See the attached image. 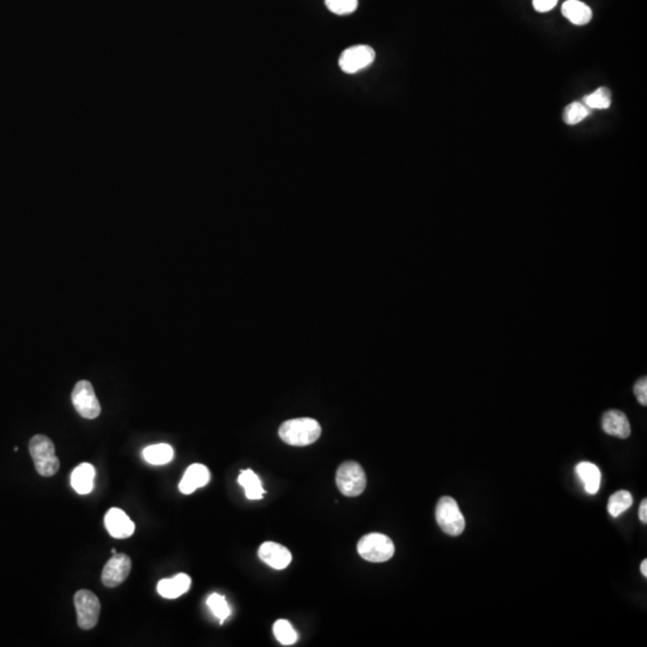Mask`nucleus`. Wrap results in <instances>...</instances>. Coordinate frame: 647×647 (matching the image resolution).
Masks as SVG:
<instances>
[{
    "mask_svg": "<svg viewBox=\"0 0 647 647\" xmlns=\"http://www.w3.org/2000/svg\"><path fill=\"white\" fill-rule=\"evenodd\" d=\"M602 428L609 436L627 439L631 436V424L626 414L620 410H609L602 419Z\"/></svg>",
    "mask_w": 647,
    "mask_h": 647,
    "instance_id": "f8f14e48",
    "label": "nucleus"
},
{
    "mask_svg": "<svg viewBox=\"0 0 647 647\" xmlns=\"http://www.w3.org/2000/svg\"><path fill=\"white\" fill-rule=\"evenodd\" d=\"M325 4L336 15H349L358 9V0H325Z\"/></svg>",
    "mask_w": 647,
    "mask_h": 647,
    "instance_id": "393cba45",
    "label": "nucleus"
},
{
    "mask_svg": "<svg viewBox=\"0 0 647 647\" xmlns=\"http://www.w3.org/2000/svg\"><path fill=\"white\" fill-rule=\"evenodd\" d=\"M74 409L84 419L94 420L101 414L100 402L97 399L94 387L88 380H81L74 386L71 393Z\"/></svg>",
    "mask_w": 647,
    "mask_h": 647,
    "instance_id": "0eeeda50",
    "label": "nucleus"
},
{
    "mask_svg": "<svg viewBox=\"0 0 647 647\" xmlns=\"http://www.w3.org/2000/svg\"><path fill=\"white\" fill-rule=\"evenodd\" d=\"M336 483L339 492L348 497H356L365 492L367 477L363 466L358 463L344 462L336 474Z\"/></svg>",
    "mask_w": 647,
    "mask_h": 647,
    "instance_id": "20e7f679",
    "label": "nucleus"
},
{
    "mask_svg": "<svg viewBox=\"0 0 647 647\" xmlns=\"http://www.w3.org/2000/svg\"><path fill=\"white\" fill-rule=\"evenodd\" d=\"M210 481V471L203 464H192L185 471L179 490L182 494H192L194 490L208 485Z\"/></svg>",
    "mask_w": 647,
    "mask_h": 647,
    "instance_id": "ddd939ff",
    "label": "nucleus"
},
{
    "mask_svg": "<svg viewBox=\"0 0 647 647\" xmlns=\"http://www.w3.org/2000/svg\"><path fill=\"white\" fill-rule=\"evenodd\" d=\"M278 434L282 441L292 446H309L319 439L321 427L316 420L302 417L283 422Z\"/></svg>",
    "mask_w": 647,
    "mask_h": 647,
    "instance_id": "f257e3e1",
    "label": "nucleus"
},
{
    "mask_svg": "<svg viewBox=\"0 0 647 647\" xmlns=\"http://www.w3.org/2000/svg\"><path fill=\"white\" fill-rule=\"evenodd\" d=\"M104 526L109 535L119 539L131 537L136 529L135 523L130 519V516L123 509L116 507L108 511L104 516Z\"/></svg>",
    "mask_w": 647,
    "mask_h": 647,
    "instance_id": "9d476101",
    "label": "nucleus"
},
{
    "mask_svg": "<svg viewBox=\"0 0 647 647\" xmlns=\"http://www.w3.org/2000/svg\"><path fill=\"white\" fill-rule=\"evenodd\" d=\"M563 15L575 26H585L592 20V10L579 0H567L563 5Z\"/></svg>",
    "mask_w": 647,
    "mask_h": 647,
    "instance_id": "dca6fc26",
    "label": "nucleus"
},
{
    "mask_svg": "<svg viewBox=\"0 0 647 647\" xmlns=\"http://www.w3.org/2000/svg\"><path fill=\"white\" fill-rule=\"evenodd\" d=\"M575 472L584 485L586 492L589 494H596L599 490L602 482L601 470L597 465L592 463H579L575 468Z\"/></svg>",
    "mask_w": 647,
    "mask_h": 647,
    "instance_id": "f3484780",
    "label": "nucleus"
},
{
    "mask_svg": "<svg viewBox=\"0 0 647 647\" xmlns=\"http://www.w3.org/2000/svg\"><path fill=\"white\" fill-rule=\"evenodd\" d=\"M191 587V578L185 573L177 574L170 579H162L157 584V592L163 598L174 599L180 597Z\"/></svg>",
    "mask_w": 647,
    "mask_h": 647,
    "instance_id": "4468645a",
    "label": "nucleus"
},
{
    "mask_svg": "<svg viewBox=\"0 0 647 647\" xmlns=\"http://www.w3.org/2000/svg\"><path fill=\"white\" fill-rule=\"evenodd\" d=\"M436 518L441 530L447 535H462L465 529V519L455 499L443 497L440 499L436 509Z\"/></svg>",
    "mask_w": 647,
    "mask_h": 647,
    "instance_id": "39448f33",
    "label": "nucleus"
},
{
    "mask_svg": "<svg viewBox=\"0 0 647 647\" xmlns=\"http://www.w3.org/2000/svg\"><path fill=\"white\" fill-rule=\"evenodd\" d=\"M590 109L582 102H572L565 108L563 121L567 125H577L589 116Z\"/></svg>",
    "mask_w": 647,
    "mask_h": 647,
    "instance_id": "5701e85b",
    "label": "nucleus"
},
{
    "mask_svg": "<svg viewBox=\"0 0 647 647\" xmlns=\"http://www.w3.org/2000/svg\"><path fill=\"white\" fill-rule=\"evenodd\" d=\"M559 0H532L536 11L548 12L556 6Z\"/></svg>",
    "mask_w": 647,
    "mask_h": 647,
    "instance_id": "bb28decb",
    "label": "nucleus"
},
{
    "mask_svg": "<svg viewBox=\"0 0 647 647\" xmlns=\"http://www.w3.org/2000/svg\"><path fill=\"white\" fill-rule=\"evenodd\" d=\"M240 485H243L245 494L250 500H260L265 490H262V482L252 470L241 471L238 478Z\"/></svg>",
    "mask_w": 647,
    "mask_h": 647,
    "instance_id": "6ab92c4d",
    "label": "nucleus"
},
{
    "mask_svg": "<svg viewBox=\"0 0 647 647\" xmlns=\"http://www.w3.org/2000/svg\"><path fill=\"white\" fill-rule=\"evenodd\" d=\"M208 607L211 610L212 614L215 615L219 620L223 624L224 620H227L231 616V610L228 605L227 601L223 596L219 593H212L211 596L208 598Z\"/></svg>",
    "mask_w": 647,
    "mask_h": 647,
    "instance_id": "b1692460",
    "label": "nucleus"
},
{
    "mask_svg": "<svg viewBox=\"0 0 647 647\" xmlns=\"http://www.w3.org/2000/svg\"><path fill=\"white\" fill-rule=\"evenodd\" d=\"M632 505V494L627 490H619L609 499L608 511L610 516L617 518L622 513L626 512L628 509H631Z\"/></svg>",
    "mask_w": 647,
    "mask_h": 647,
    "instance_id": "aec40b11",
    "label": "nucleus"
},
{
    "mask_svg": "<svg viewBox=\"0 0 647 647\" xmlns=\"http://www.w3.org/2000/svg\"><path fill=\"white\" fill-rule=\"evenodd\" d=\"M29 452L34 462L35 469L43 477H52L60 468L59 458L55 455L53 441L46 436H35L29 443Z\"/></svg>",
    "mask_w": 647,
    "mask_h": 647,
    "instance_id": "f03ea898",
    "label": "nucleus"
},
{
    "mask_svg": "<svg viewBox=\"0 0 647 647\" xmlns=\"http://www.w3.org/2000/svg\"><path fill=\"white\" fill-rule=\"evenodd\" d=\"M634 393L638 398L640 404L646 407L647 405V379L646 377H641L634 386Z\"/></svg>",
    "mask_w": 647,
    "mask_h": 647,
    "instance_id": "a878e982",
    "label": "nucleus"
},
{
    "mask_svg": "<svg viewBox=\"0 0 647 647\" xmlns=\"http://www.w3.org/2000/svg\"><path fill=\"white\" fill-rule=\"evenodd\" d=\"M358 551L363 559L370 563H385L394 555L392 539L382 533H368L358 541Z\"/></svg>",
    "mask_w": 647,
    "mask_h": 647,
    "instance_id": "7ed1b4c3",
    "label": "nucleus"
},
{
    "mask_svg": "<svg viewBox=\"0 0 647 647\" xmlns=\"http://www.w3.org/2000/svg\"><path fill=\"white\" fill-rule=\"evenodd\" d=\"M640 570L643 574V577H647V560H643V563H641Z\"/></svg>",
    "mask_w": 647,
    "mask_h": 647,
    "instance_id": "c85d7f7f",
    "label": "nucleus"
},
{
    "mask_svg": "<svg viewBox=\"0 0 647 647\" xmlns=\"http://www.w3.org/2000/svg\"><path fill=\"white\" fill-rule=\"evenodd\" d=\"M259 558L275 570H284L292 563V554L287 548L275 542H265L259 548Z\"/></svg>",
    "mask_w": 647,
    "mask_h": 647,
    "instance_id": "9b49d317",
    "label": "nucleus"
},
{
    "mask_svg": "<svg viewBox=\"0 0 647 647\" xmlns=\"http://www.w3.org/2000/svg\"><path fill=\"white\" fill-rule=\"evenodd\" d=\"M132 563L126 554H114L102 570V582L106 587H116L123 584L131 572Z\"/></svg>",
    "mask_w": 647,
    "mask_h": 647,
    "instance_id": "1a4fd4ad",
    "label": "nucleus"
},
{
    "mask_svg": "<svg viewBox=\"0 0 647 647\" xmlns=\"http://www.w3.org/2000/svg\"><path fill=\"white\" fill-rule=\"evenodd\" d=\"M74 607L79 628L84 631L93 629L99 622L101 613V603L96 595L88 590H79L74 595Z\"/></svg>",
    "mask_w": 647,
    "mask_h": 647,
    "instance_id": "423d86ee",
    "label": "nucleus"
},
{
    "mask_svg": "<svg viewBox=\"0 0 647 647\" xmlns=\"http://www.w3.org/2000/svg\"><path fill=\"white\" fill-rule=\"evenodd\" d=\"M375 59L373 48L366 45H358L344 50L339 58V67L345 74H356L372 65Z\"/></svg>",
    "mask_w": 647,
    "mask_h": 647,
    "instance_id": "6e6552de",
    "label": "nucleus"
},
{
    "mask_svg": "<svg viewBox=\"0 0 647 647\" xmlns=\"http://www.w3.org/2000/svg\"><path fill=\"white\" fill-rule=\"evenodd\" d=\"M94 478L95 468L89 463H83L78 465L71 475V485L78 494L85 495L93 490Z\"/></svg>",
    "mask_w": 647,
    "mask_h": 647,
    "instance_id": "2eb2a0df",
    "label": "nucleus"
},
{
    "mask_svg": "<svg viewBox=\"0 0 647 647\" xmlns=\"http://www.w3.org/2000/svg\"><path fill=\"white\" fill-rule=\"evenodd\" d=\"M582 104H585L589 109H607L612 104V93L608 88L602 87L596 92L584 97Z\"/></svg>",
    "mask_w": 647,
    "mask_h": 647,
    "instance_id": "412c9836",
    "label": "nucleus"
},
{
    "mask_svg": "<svg viewBox=\"0 0 647 647\" xmlns=\"http://www.w3.org/2000/svg\"><path fill=\"white\" fill-rule=\"evenodd\" d=\"M112 553H113V555L116 554V549H112Z\"/></svg>",
    "mask_w": 647,
    "mask_h": 647,
    "instance_id": "c756f323",
    "label": "nucleus"
},
{
    "mask_svg": "<svg viewBox=\"0 0 647 647\" xmlns=\"http://www.w3.org/2000/svg\"><path fill=\"white\" fill-rule=\"evenodd\" d=\"M143 457L153 465H165L173 459V448L168 443H156L144 448Z\"/></svg>",
    "mask_w": 647,
    "mask_h": 647,
    "instance_id": "a211bd4d",
    "label": "nucleus"
},
{
    "mask_svg": "<svg viewBox=\"0 0 647 647\" xmlns=\"http://www.w3.org/2000/svg\"><path fill=\"white\" fill-rule=\"evenodd\" d=\"M639 518L641 520V523L646 524L647 523V500L643 499L641 505H640L639 509Z\"/></svg>",
    "mask_w": 647,
    "mask_h": 647,
    "instance_id": "cd10ccee",
    "label": "nucleus"
},
{
    "mask_svg": "<svg viewBox=\"0 0 647 647\" xmlns=\"http://www.w3.org/2000/svg\"><path fill=\"white\" fill-rule=\"evenodd\" d=\"M274 634L276 639L285 646L297 643V633L287 620H278L275 622Z\"/></svg>",
    "mask_w": 647,
    "mask_h": 647,
    "instance_id": "4be33fe9",
    "label": "nucleus"
}]
</instances>
